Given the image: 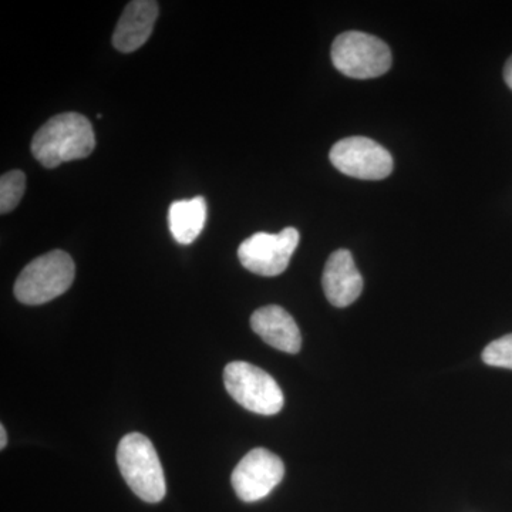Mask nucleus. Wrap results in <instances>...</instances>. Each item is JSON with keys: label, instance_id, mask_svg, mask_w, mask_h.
I'll return each mask as SVG.
<instances>
[{"label": "nucleus", "instance_id": "f8f14e48", "mask_svg": "<svg viewBox=\"0 0 512 512\" xmlns=\"http://www.w3.org/2000/svg\"><path fill=\"white\" fill-rule=\"evenodd\" d=\"M207 221V202L202 197L175 201L168 210V227L175 241L190 245L204 229Z\"/></svg>", "mask_w": 512, "mask_h": 512}, {"label": "nucleus", "instance_id": "f257e3e1", "mask_svg": "<svg viewBox=\"0 0 512 512\" xmlns=\"http://www.w3.org/2000/svg\"><path fill=\"white\" fill-rule=\"evenodd\" d=\"M94 147L96 136L92 123L79 113L52 117L37 130L30 146L33 157L46 168L89 157Z\"/></svg>", "mask_w": 512, "mask_h": 512}, {"label": "nucleus", "instance_id": "7ed1b4c3", "mask_svg": "<svg viewBox=\"0 0 512 512\" xmlns=\"http://www.w3.org/2000/svg\"><path fill=\"white\" fill-rule=\"evenodd\" d=\"M76 268L72 256L56 251L33 259L18 276L15 296L25 305H43L59 298L72 286Z\"/></svg>", "mask_w": 512, "mask_h": 512}, {"label": "nucleus", "instance_id": "ddd939ff", "mask_svg": "<svg viewBox=\"0 0 512 512\" xmlns=\"http://www.w3.org/2000/svg\"><path fill=\"white\" fill-rule=\"evenodd\" d=\"M26 190V175L23 171L13 170L0 178V212L8 214L18 207Z\"/></svg>", "mask_w": 512, "mask_h": 512}, {"label": "nucleus", "instance_id": "dca6fc26", "mask_svg": "<svg viewBox=\"0 0 512 512\" xmlns=\"http://www.w3.org/2000/svg\"><path fill=\"white\" fill-rule=\"evenodd\" d=\"M8 444V434H6L5 426H0V448H5Z\"/></svg>", "mask_w": 512, "mask_h": 512}, {"label": "nucleus", "instance_id": "1a4fd4ad", "mask_svg": "<svg viewBox=\"0 0 512 512\" xmlns=\"http://www.w3.org/2000/svg\"><path fill=\"white\" fill-rule=\"evenodd\" d=\"M322 285L326 298L336 308H346L362 295L363 278L348 249H338L329 256Z\"/></svg>", "mask_w": 512, "mask_h": 512}, {"label": "nucleus", "instance_id": "20e7f679", "mask_svg": "<svg viewBox=\"0 0 512 512\" xmlns=\"http://www.w3.org/2000/svg\"><path fill=\"white\" fill-rule=\"evenodd\" d=\"M333 66L352 79H375L389 72L392 52L379 37L363 32H345L332 46Z\"/></svg>", "mask_w": 512, "mask_h": 512}, {"label": "nucleus", "instance_id": "0eeeda50", "mask_svg": "<svg viewBox=\"0 0 512 512\" xmlns=\"http://www.w3.org/2000/svg\"><path fill=\"white\" fill-rule=\"evenodd\" d=\"M329 158L340 173L359 180H383L393 171L392 154L366 137L343 138L332 147Z\"/></svg>", "mask_w": 512, "mask_h": 512}, {"label": "nucleus", "instance_id": "2eb2a0df", "mask_svg": "<svg viewBox=\"0 0 512 512\" xmlns=\"http://www.w3.org/2000/svg\"><path fill=\"white\" fill-rule=\"evenodd\" d=\"M504 80L507 86L512 90V56L508 59V62L505 63Z\"/></svg>", "mask_w": 512, "mask_h": 512}, {"label": "nucleus", "instance_id": "6e6552de", "mask_svg": "<svg viewBox=\"0 0 512 512\" xmlns=\"http://www.w3.org/2000/svg\"><path fill=\"white\" fill-rule=\"evenodd\" d=\"M284 476L281 458L266 448H254L239 461L231 481L239 500L255 503L268 497Z\"/></svg>", "mask_w": 512, "mask_h": 512}, {"label": "nucleus", "instance_id": "f03ea898", "mask_svg": "<svg viewBox=\"0 0 512 512\" xmlns=\"http://www.w3.org/2000/svg\"><path fill=\"white\" fill-rule=\"evenodd\" d=\"M120 473L133 493L146 503H160L167 493L163 466L153 443L140 433L121 439L117 448Z\"/></svg>", "mask_w": 512, "mask_h": 512}, {"label": "nucleus", "instance_id": "9d476101", "mask_svg": "<svg viewBox=\"0 0 512 512\" xmlns=\"http://www.w3.org/2000/svg\"><path fill=\"white\" fill-rule=\"evenodd\" d=\"M158 18V3L134 0L128 3L113 33V46L121 53L136 52L146 45Z\"/></svg>", "mask_w": 512, "mask_h": 512}, {"label": "nucleus", "instance_id": "9b49d317", "mask_svg": "<svg viewBox=\"0 0 512 512\" xmlns=\"http://www.w3.org/2000/svg\"><path fill=\"white\" fill-rule=\"evenodd\" d=\"M251 326L256 335L272 348L291 355L301 350V330L281 306L269 305L258 309L251 316Z\"/></svg>", "mask_w": 512, "mask_h": 512}, {"label": "nucleus", "instance_id": "39448f33", "mask_svg": "<svg viewBox=\"0 0 512 512\" xmlns=\"http://www.w3.org/2000/svg\"><path fill=\"white\" fill-rule=\"evenodd\" d=\"M224 383L229 396L249 412L274 416L284 407V393L274 377L251 363H229Z\"/></svg>", "mask_w": 512, "mask_h": 512}, {"label": "nucleus", "instance_id": "4468645a", "mask_svg": "<svg viewBox=\"0 0 512 512\" xmlns=\"http://www.w3.org/2000/svg\"><path fill=\"white\" fill-rule=\"evenodd\" d=\"M485 365L512 370V333L491 342L483 352Z\"/></svg>", "mask_w": 512, "mask_h": 512}, {"label": "nucleus", "instance_id": "423d86ee", "mask_svg": "<svg viewBox=\"0 0 512 512\" xmlns=\"http://www.w3.org/2000/svg\"><path fill=\"white\" fill-rule=\"evenodd\" d=\"M298 245L299 232L292 227L285 228L279 234L256 232L239 245V262L252 274L269 278L278 276L288 268Z\"/></svg>", "mask_w": 512, "mask_h": 512}]
</instances>
